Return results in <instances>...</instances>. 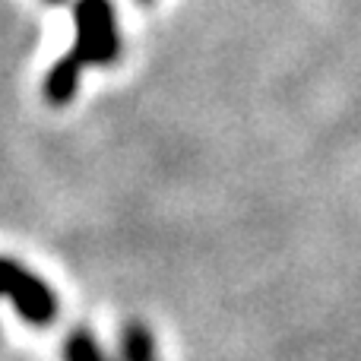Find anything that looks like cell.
I'll use <instances>...</instances> for the list:
<instances>
[{"mask_svg": "<svg viewBox=\"0 0 361 361\" xmlns=\"http://www.w3.org/2000/svg\"><path fill=\"white\" fill-rule=\"evenodd\" d=\"M76 38L73 48L48 70L44 76V102L48 105H70L76 99L82 70L111 67L121 61V23L111 0H76L73 4Z\"/></svg>", "mask_w": 361, "mask_h": 361, "instance_id": "1", "label": "cell"}, {"mask_svg": "<svg viewBox=\"0 0 361 361\" xmlns=\"http://www.w3.org/2000/svg\"><path fill=\"white\" fill-rule=\"evenodd\" d=\"M0 298H10L16 311L32 324H48L54 314V295L25 267L0 257Z\"/></svg>", "mask_w": 361, "mask_h": 361, "instance_id": "2", "label": "cell"}, {"mask_svg": "<svg viewBox=\"0 0 361 361\" xmlns=\"http://www.w3.org/2000/svg\"><path fill=\"white\" fill-rule=\"evenodd\" d=\"M48 4H67V0H48Z\"/></svg>", "mask_w": 361, "mask_h": 361, "instance_id": "3", "label": "cell"}, {"mask_svg": "<svg viewBox=\"0 0 361 361\" xmlns=\"http://www.w3.org/2000/svg\"><path fill=\"white\" fill-rule=\"evenodd\" d=\"M140 4H149V0H140Z\"/></svg>", "mask_w": 361, "mask_h": 361, "instance_id": "4", "label": "cell"}]
</instances>
